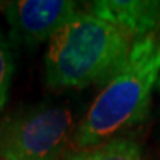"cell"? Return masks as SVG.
Listing matches in <instances>:
<instances>
[{"label": "cell", "mask_w": 160, "mask_h": 160, "mask_svg": "<svg viewBox=\"0 0 160 160\" xmlns=\"http://www.w3.org/2000/svg\"><path fill=\"white\" fill-rule=\"evenodd\" d=\"M160 79V31L135 42L123 67L99 91L76 128L73 148L86 150L141 123Z\"/></svg>", "instance_id": "cell-1"}, {"label": "cell", "mask_w": 160, "mask_h": 160, "mask_svg": "<svg viewBox=\"0 0 160 160\" xmlns=\"http://www.w3.org/2000/svg\"><path fill=\"white\" fill-rule=\"evenodd\" d=\"M133 48L125 33L80 9L49 42L45 77L51 89H83L107 85Z\"/></svg>", "instance_id": "cell-2"}, {"label": "cell", "mask_w": 160, "mask_h": 160, "mask_svg": "<svg viewBox=\"0 0 160 160\" xmlns=\"http://www.w3.org/2000/svg\"><path fill=\"white\" fill-rule=\"evenodd\" d=\"M76 128L64 105L19 108L0 122V160H65Z\"/></svg>", "instance_id": "cell-3"}, {"label": "cell", "mask_w": 160, "mask_h": 160, "mask_svg": "<svg viewBox=\"0 0 160 160\" xmlns=\"http://www.w3.org/2000/svg\"><path fill=\"white\" fill-rule=\"evenodd\" d=\"M0 9L12 42L25 46L51 42L80 11L71 0H15L2 3Z\"/></svg>", "instance_id": "cell-4"}, {"label": "cell", "mask_w": 160, "mask_h": 160, "mask_svg": "<svg viewBox=\"0 0 160 160\" xmlns=\"http://www.w3.org/2000/svg\"><path fill=\"white\" fill-rule=\"evenodd\" d=\"M86 11L125 33L133 43L160 31V0H95Z\"/></svg>", "instance_id": "cell-5"}, {"label": "cell", "mask_w": 160, "mask_h": 160, "mask_svg": "<svg viewBox=\"0 0 160 160\" xmlns=\"http://www.w3.org/2000/svg\"><path fill=\"white\" fill-rule=\"evenodd\" d=\"M65 160H144V154L133 139L117 137L91 148L74 151Z\"/></svg>", "instance_id": "cell-6"}, {"label": "cell", "mask_w": 160, "mask_h": 160, "mask_svg": "<svg viewBox=\"0 0 160 160\" xmlns=\"http://www.w3.org/2000/svg\"><path fill=\"white\" fill-rule=\"evenodd\" d=\"M13 57L9 42L0 31V116L9 98L12 76H13Z\"/></svg>", "instance_id": "cell-7"}, {"label": "cell", "mask_w": 160, "mask_h": 160, "mask_svg": "<svg viewBox=\"0 0 160 160\" xmlns=\"http://www.w3.org/2000/svg\"><path fill=\"white\" fill-rule=\"evenodd\" d=\"M157 91L160 92V79H159V83H157Z\"/></svg>", "instance_id": "cell-8"}]
</instances>
